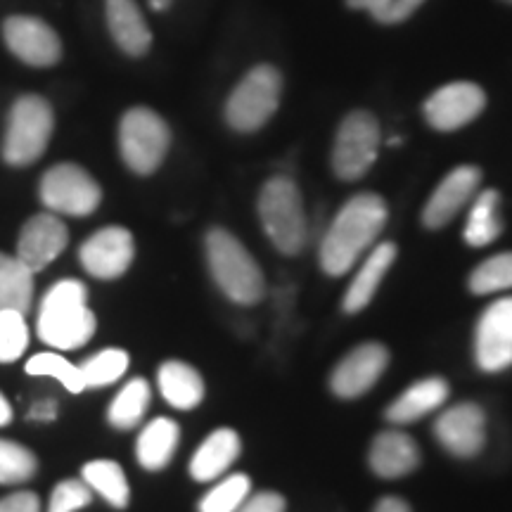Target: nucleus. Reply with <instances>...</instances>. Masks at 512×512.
<instances>
[{
    "mask_svg": "<svg viewBox=\"0 0 512 512\" xmlns=\"http://www.w3.org/2000/svg\"><path fill=\"white\" fill-rule=\"evenodd\" d=\"M93 311L88 309L86 285L79 280H62L53 285L38 311V337L55 349L83 347L95 335Z\"/></svg>",
    "mask_w": 512,
    "mask_h": 512,
    "instance_id": "obj_2",
    "label": "nucleus"
},
{
    "mask_svg": "<svg viewBox=\"0 0 512 512\" xmlns=\"http://www.w3.org/2000/svg\"><path fill=\"white\" fill-rule=\"evenodd\" d=\"M93 501V489L83 479H64L50 496L48 512H76Z\"/></svg>",
    "mask_w": 512,
    "mask_h": 512,
    "instance_id": "obj_35",
    "label": "nucleus"
},
{
    "mask_svg": "<svg viewBox=\"0 0 512 512\" xmlns=\"http://www.w3.org/2000/svg\"><path fill=\"white\" fill-rule=\"evenodd\" d=\"M347 5H349V8H354V10H366L368 0H347Z\"/></svg>",
    "mask_w": 512,
    "mask_h": 512,
    "instance_id": "obj_43",
    "label": "nucleus"
},
{
    "mask_svg": "<svg viewBox=\"0 0 512 512\" xmlns=\"http://www.w3.org/2000/svg\"><path fill=\"white\" fill-rule=\"evenodd\" d=\"M53 107L41 95H22L12 105L3 140V159L10 166H29L46 152L53 136Z\"/></svg>",
    "mask_w": 512,
    "mask_h": 512,
    "instance_id": "obj_5",
    "label": "nucleus"
},
{
    "mask_svg": "<svg viewBox=\"0 0 512 512\" xmlns=\"http://www.w3.org/2000/svg\"><path fill=\"white\" fill-rule=\"evenodd\" d=\"M41 200L50 211L67 216H88L100 207L102 190L86 169L57 164L41 181Z\"/></svg>",
    "mask_w": 512,
    "mask_h": 512,
    "instance_id": "obj_9",
    "label": "nucleus"
},
{
    "mask_svg": "<svg viewBox=\"0 0 512 512\" xmlns=\"http://www.w3.org/2000/svg\"><path fill=\"white\" fill-rule=\"evenodd\" d=\"M252 489L247 475H230L200 501V512H235Z\"/></svg>",
    "mask_w": 512,
    "mask_h": 512,
    "instance_id": "obj_32",
    "label": "nucleus"
},
{
    "mask_svg": "<svg viewBox=\"0 0 512 512\" xmlns=\"http://www.w3.org/2000/svg\"><path fill=\"white\" fill-rule=\"evenodd\" d=\"M422 3H425V0H399V3H394V10H392V24H399V22H403V19L411 17L413 12L418 10Z\"/></svg>",
    "mask_w": 512,
    "mask_h": 512,
    "instance_id": "obj_38",
    "label": "nucleus"
},
{
    "mask_svg": "<svg viewBox=\"0 0 512 512\" xmlns=\"http://www.w3.org/2000/svg\"><path fill=\"white\" fill-rule=\"evenodd\" d=\"M207 261L211 278L228 299L238 304H256L266 294V280L254 256L233 233L211 228L207 233Z\"/></svg>",
    "mask_w": 512,
    "mask_h": 512,
    "instance_id": "obj_3",
    "label": "nucleus"
},
{
    "mask_svg": "<svg viewBox=\"0 0 512 512\" xmlns=\"http://www.w3.org/2000/svg\"><path fill=\"white\" fill-rule=\"evenodd\" d=\"M370 467L377 477L396 479L403 475H411L415 467L420 465V451L413 437L408 434L389 430L377 434L373 446H370Z\"/></svg>",
    "mask_w": 512,
    "mask_h": 512,
    "instance_id": "obj_18",
    "label": "nucleus"
},
{
    "mask_svg": "<svg viewBox=\"0 0 512 512\" xmlns=\"http://www.w3.org/2000/svg\"><path fill=\"white\" fill-rule=\"evenodd\" d=\"M448 399V384L441 377H427L408 387L392 406L387 408V418L394 425H408V422L422 418V415L437 411Z\"/></svg>",
    "mask_w": 512,
    "mask_h": 512,
    "instance_id": "obj_22",
    "label": "nucleus"
},
{
    "mask_svg": "<svg viewBox=\"0 0 512 512\" xmlns=\"http://www.w3.org/2000/svg\"><path fill=\"white\" fill-rule=\"evenodd\" d=\"M396 259V245L394 242H382L373 252L368 254V259L363 261L361 271L356 273V278L351 280L347 294H344V311L358 313L373 302L377 287H380L382 278L387 275Z\"/></svg>",
    "mask_w": 512,
    "mask_h": 512,
    "instance_id": "obj_21",
    "label": "nucleus"
},
{
    "mask_svg": "<svg viewBox=\"0 0 512 512\" xmlns=\"http://www.w3.org/2000/svg\"><path fill=\"white\" fill-rule=\"evenodd\" d=\"M283 93V76L271 64H259L245 74L226 102V121L240 133L259 131L273 117Z\"/></svg>",
    "mask_w": 512,
    "mask_h": 512,
    "instance_id": "obj_6",
    "label": "nucleus"
},
{
    "mask_svg": "<svg viewBox=\"0 0 512 512\" xmlns=\"http://www.w3.org/2000/svg\"><path fill=\"white\" fill-rule=\"evenodd\" d=\"M128 370V354L121 349H105L93 358H88L81 366L83 382H86V389L93 387H107V384L117 382L121 375Z\"/></svg>",
    "mask_w": 512,
    "mask_h": 512,
    "instance_id": "obj_30",
    "label": "nucleus"
},
{
    "mask_svg": "<svg viewBox=\"0 0 512 512\" xmlns=\"http://www.w3.org/2000/svg\"><path fill=\"white\" fill-rule=\"evenodd\" d=\"M389 363V351L377 342H368L356 347L347 358L339 361L335 373L330 377V389L339 399H356L373 389Z\"/></svg>",
    "mask_w": 512,
    "mask_h": 512,
    "instance_id": "obj_14",
    "label": "nucleus"
},
{
    "mask_svg": "<svg viewBox=\"0 0 512 512\" xmlns=\"http://www.w3.org/2000/svg\"><path fill=\"white\" fill-rule=\"evenodd\" d=\"M107 27L126 55L140 57L152 46V34L136 0H107Z\"/></svg>",
    "mask_w": 512,
    "mask_h": 512,
    "instance_id": "obj_19",
    "label": "nucleus"
},
{
    "mask_svg": "<svg viewBox=\"0 0 512 512\" xmlns=\"http://www.w3.org/2000/svg\"><path fill=\"white\" fill-rule=\"evenodd\" d=\"M171 145V131L157 112L133 107L119 124V150L128 169L147 176L159 169Z\"/></svg>",
    "mask_w": 512,
    "mask_h": 512,
    "instance_id": "obj_7",
    "label": "nucleus"
},
{
    "mask_svg": "<svg viewBox=\"0 0 512 512\" xmlns=\"http://www.w3.org/2000/svg\"><path fill=\"white\" fill-rule=\"evenodd\" d=\"M375 512H411V508H408V503L401 501V498L387 496V498H382L380 503H377Z\"/></svg>",
    "mask_w": 512,
    "mask_h": 512,
    "instance_id": "obj_40",
    "label": "nucleus"
},
{
    "mask_svg": "<svg viewBox=\"0 0 512 512\" xmlns=\"http://www.w3.org/2000/svg\"><path fill=\"white\" fill-rule=\"evenodd\" d=\"M486 95L477 83L456 81L439 88L425 102V117L437 131H456L482 114Z\"/></svg>",
    "mask_w": 512,
    "mask_h": 512,
    "instance_id": "obj_13",
    "label": "nucleus"
},
{
    "mask_svg": "<svg viewBox=\"0 0 512 512\" xmlns=\"http://www.w3.org/2000/svg\"><path fill=\"white\" fill-rule=\"evenodd\" d=\"M259 219L278 252L297 256L306 245L302 192L292 178L275 176L259 192Z\"/></svg>",
    "mask_w": 512,
    "mask_h": 512,
    "instance_id": "obj_4",
    "label": "nucleus"
},
{
    "mask_svg": "<svg viewBox=\"0 0 512 512\" xmlns=\"http://www.w3.org/2000/svg\"><path fill=\"white\" fill-rule=\"evenodd\" d=\"M159 392L178 411H192L204 399V380L183 361H166L157 375Z\"/></svg>",
    "mask_w": 512,
    "mask_h": 512,
    "instance_id": "obj_23",
    "label": "nucleus"
},
{
    "mask_svg": "<svg viewBox=\"0 0 512 512\" xmlns=\"http://www.w3.org/2000/svg\"><path fill=\"white\" fill-rule=\"evenodd\" d=\"M380 124L370 112H351L339 124L335 147H332V169L342 181H358L368 174L380 152Z\"/></svg>",
    "mask_w": 512,
    "mask_h": 512,
    "instance_id": "obj_8",
    "label": "nucleus"
},
{
    "mask_svg": "<svg viewBox=\"0 0 512 512\" xmlns=\"http://www.w3.org/2000/svg\"><path fill=\"white\" fill-rule=\"evenodd\" d=\"M475 356L486 373L512 366V297L498 299L482 313L475 332Z\"/></svg>",
    "mask_w": 512,
    "mask_h": 512,
    "instance_id": "obj_10",
    "label": "nucleus"
},
{
    "mask_svg": "<svg viewBox=\"0 0 512 512\" xmlns=\"http://www.w3.org/2000/svg\"><path fill=\"white\" fill-rule=\"evenodd\" d=\"M147 406H150V384L143 377H136L114 396L107 418L117 430H133L143 420Z\"/></svg>",
    "mask_w": 512,
    "mask_h": 512,
    "instance_id": "obj_28",
    "label": "nucleus"
},
{
    "mask_svg": "<svg viewBox=\"0 0 512 512\" xmlns=\"http://www.w3.org/2000/svg\"><path fill=\"white\" fill-rule=\"evenodd\" d=\"M133 235L121 226H107L81 245L79 259L88 273L100 280L121 278L133 264Z\"/></svg>",
    "mask_w": 512,
    "mask_h": 512,
    "instance_id": "obj_12",
    "label": "nucleus"
},
{
    "mask_svg": "<svg viewBox=\"0 0 512 512\" xmlns=\"http://www.w3.org/2000/svg\"><path fill=\"white\" fill-rule=\"evenodd\" d=\"M83 482L91 486L93 491L105 498L114 508H126L128 498H131V489H128L126 475L119 463L114 460H91L83 465Z\"/></svg>",
    "mask_w": 512,
    "mask_h": 512,
    "instance_id": "obj_27",
    "label": "nucleus"
},
{
    "mask_svg": "<svg viewBox=\"0 0 512 512\" xmlns=\"http://www.w3.org/2000/svg\"><path fill=\"white\" fill-rule=\"evenodd\" d=\"M10 53L31 67H53L62 57L60 36L43 19L15 15L3 27Z\"/></svg>",
    "mask_w": 512,
    "mask_h": 512,
    "instance_id": "obj_11",
    "label": "nucleus"
},
{
    "mask_svg": "<svg viewBox=\"0 0 512 512\" xmlns=\"http://www.w3.org/2000/svg\"><path fill=\"white\" fill-rule=\"evenodd\" d=\"M439 444L458 458H472L484 448L486 415L477 403H460L448 408L434 425Z\"/></svg>",
    "mask_w": 512,
    "mask_h": 512,
    "instance_id": "obj_15",
    "label": "nucleus"
},
{
    "mask_svg": "<svg viewBox=\"0 0 512 512\" xmlns=\"http://www.w3.org/2000/svg\"><path fill=\"white\" fill-rule=\"evenodd\" d=\"M10 420H12V408H10L8 399H5V396L0 394V427L8 425Z\"/></svg>",
    "mask_w": 512,
    "mask_h": 512,
    "instance_id": "obj_41",
    "label": "nucleus"
},
{
    "mask_svg": "<svg viewBox=\"0 0 512 512\" xmlns=\"http://www.w3.org/2000/svg\"><path fill=\"white\" fill-rule=\"evenodd\" d=\"M55 415H57L55 401H41V403H36L34 408H31L29 418L31 420H41V422H50V420H55Z\"/></svg>",
    "mask_w": 512,
    "mask_h": 512,
    "instance_id": "obj_39",
    "label": "nucleus"
},
{
    "mask_svg": "<svg viewBox=\"0 0 512 512\" xmlns=\"http://www.w3.org/2000/svg\"><path fill=\"white\" fill-rule=\"evenodd\" d=\"M505 3H512V0H505Z\"/></svg>",
    "mask_w": 512,
    "mask_h": 512,
    "instance_id": "obj_44",
    "label": "nucleus"
},
{
    "mask_svg": "<svg viewBox=\"0 0 512 512\" xmlns=\"http://www.w3.org/2000/svg\"><path fill=\"white\" fill-rule=\"evenodd\" d=\"M0 512H41V503L31 491H19L0 501Z\"/></svg>",
    "mask_w": 512,
    "mask_h": 512,
    "instance_id": "obj_37",
    "label": "nucleus"
},
{
    "mask_svg": "<svg viewBox=\"0 0 512 512\" xmlns=\"http://www.w3.org/2000/svg\"><path fill=\"white\" fill-rule=\"evenodd\" d=\"M394 3H399V0H394Z\"/></svg>",
    "mask_w": 512,
    "mask_h": 512,
    "instance_id": "obj_45",
    "label": "nucleus"
},
{
    "mask_svg": "<svg viewBox=\"0 0 512 512\" xmlns=\"http://www.w3.org/2000/svg\"><path fill=\"white\" fill-rule=\"evenodd\" d=\"M387 204L375 192H361L339 209L320 242V266L328 275H344L373 247L387 223Z\"/></svg>",
    "mask_w": 512,
    "mask_h": 512,
    "instance_id": "obj_1",
    "label": "nucleus"
},
{
    "mask_svg": "<svg viewBox=\"0 0 512 512\" xmlns=\"http://www.w3.org/2000/svg\"><path fill=\"white\" fill-rule=\"evenodd\" d=\"M512 287V252L486 259L470 275V290L475 294H491Z\"/></svg>",
    "mask_w": 512,
    "mask_h": 512,
    "instance_id": "obj_31",
    "label": "nucleus"
},
{
    "mask_svg": "<svg viewBox=\"0 0 512 512\" xmlns=\"http://www.w3.org/2000/svg\"><path fill=\"white\" fill-rule=\"evenodd\" d=\"M29 347L24 313L0 311V363H15Z\"/></svg>",
    "mask_w": 512,
    "mask_h": 512,
    "instance_id": "obj_34",
    "label": "nucleus"
},
{
    "mask_svg": "<svg viewBox=\"0 0 512 512\" xmlns=\"http://www.w3.org/2000/svg\"><path fill=\"white\" fill-rule=\"evenodd\" d=\"M69 230L55 214H38L27 221L17 240V259L31 271H43L64 252Z\"/></svg>",
    "mask_w": 512,
    "mask_h": 512,
    "instance_id": "obj_16",
    "label": "nucleus"
},
{
    "mask_svg": "<svg viewBox=\"0 0 512 512\" xmlns=\"http://www.w3.org/2000/svg\"><path fill=\"white\" fill-rule=\"evenodd\" d=\"M498 204H501V195L496 190L479 192L475 204L470 209V219L465 226V242L470 247H486L491 245L498 235H501L503 223L498 216Z\"/></svg>",
    "mask_w": 512,
    "mask_h": 512,
    "instance_id": "obj_26",
    "label": "nucleus"
},
{
    "mask_svg": "<svg viewBox=\"0 0 512 512\" xmlns=\"http://www.w3.org/2000/svg\"><path fill=\"white\" fill-rule=\"evenodd\" d=\"M27 373L57 377V380L64 384V389L72 394H81L83 389H86L81 366H74V363H69L67 358H62L60 354H38L34 358H29Z\"/></svg>",
    "mask_w": 512,
    "mask_h": 512,
    "instance_id": "obj_33",
    "label": "nucleus"
},
{
    "mask_svg": "<svg viewBox=\"0 0 512 512\" xmlns=\"http://www.w3.org/2000/svg\"><path fill=\"white\" fill-rule=\"evenodd\" d=\"M235 512H285V498L275 491H261L252 498H245Z\"/></svg>",
    "mask_w": 512,
    "mask_h": 512,
    "instance_id": "obj_36",
    "label": "nucleus"
},
{
    "mask_svg": "<svg viewBox=\"0 0 512 512\" xmlns=\"http://www.w3.org/2000/svg\"><path fill=\"white\" fill-rule=\"evenodd\" d=\"M178 439H181V430H178L174 420L157 418L147 422L136 444L138 463L143 465L145 470H162V467L169 465L171 458H174Z\"/></svg>",
    "mask_w": 512,
    "mask_h": 512,
    "instance_id": "obj_24",
    "label": "nucleus"
},
{
    "mask_svg": "<svg viewBox=\"0 0 512 512\" xmlns=\"http://www.w3.org/2000/svg\"><path fill=\"white\" fill-rule=\"evenodd\" d=\"M240 456V437L238 432L228 430H216L202 441V446L197 448V453L190 460V475L197 482H214L219 479L230 465L235 463Z\"/></svg>",
    "mask_w": 512,
    "mask_h": 512,
    "instance_id": "obj_20",
    "label": "nucleus"
},
{
    "mask_svg": "<svg viewBox=\"0 0 512 512\" xmlns=\"http://www.w3.org/2000/svg\"><path fill=\"white\" fill-rule=\"evenodd\" d=\"M34 302V271L17 256L0 252V311L27 313Z\"/></svg>",
    "mask_w": 512,
    "mask_h": 512,
    "instance_id": "obj_25",
    "label": "nucleus"
},
{
    "mask_svg": "<svg viewBox=\"0 0 512 512\" xmlns=\"http://www.w3.org/2000/svg\"><path fill=\"white\" fill-rule=\"evenodd\" d=\"M38 460L27 446L0 439V484H22L36 475Z\"/></svg>",
    "mask_w": 512,
    "mask_h": 512,
    "instance_id": "obj_29",
    "label": "nucleus"
},
{
    "mask_svg": "<svg viewBox=\"0 0 512 512\" xmlns=\"http://www.w3.org/2000/svg\"><path fill=\"white\" fill-rule=\"evenodd\" d=\"M152 10H166L171 5V0H150Z\"/></svg>",
    "mask_w": 512,
    "mask_h": 512,
    "instance_id": "obj_42",
    "label": "nucleus"
},
{
    "mask_svg": "<svg viewBox=\"0 0 512 512\" xmlns=\"http://www.w3.org/2000/svg\"><path fill=\"white\" fill-rule=\"evenodd\" d=\"M479 181H482V171L477 166H458V169H453L437 185V190L432 192L430 202L422 211V223L427 228L437 230L446 226L448 221L456 219L458 211L475 197Z\"/></svg>",
    "mask_w": 512,
    "mask_h": 512,
    "instance_id": "obj_17",
    "label": "nucleus"
}]
</instances>
